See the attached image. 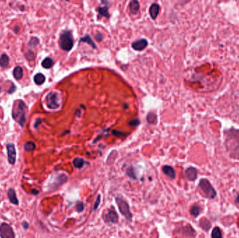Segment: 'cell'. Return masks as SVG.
Returning a JSON list of instances; mask_svg holds the SVG:
<instances>
[{"label":"cell","instance_id":"cell-19","mask_svg":"<svg viewBox=\"0 0 239 238\" xmlns=\"http://www.w3.org/2000/svg\"><path fill=\"white\" fill-rule=\"evenodd\" d=\"M129 10L131 13H136L139 10V3L137 1H131L129 3Z\"/></svg>","mask_w":239,"mask_h":238},{"label":"cell","instance_id":"cell-28","mask_svg":"<svg viewBox=\"0 0 239 238\" xmlns=\"http://www.w3.org/2000/svg\"><path fill=\"white\" fill-rule=\"evenodd\" d=\"M25 150L26 151H28V152H32V151H34L36 148V145L34 144L33 142H27L25 143Z\"/></svg>","mask_w":239,"mask_h":238},{"label":"cell","instance_id":"cell-7","mask_svg":"<svg viewBox=\"0 0 239 238\" xmlns=\"http://www.w3.org/2000/svg\"><path fill=\"white\" fill-rule=\"evenodd\" d=\"M104 219L105 222L107 223H114V224H117L118 223L119 217L117 212L115 210V209H108L107 213L104 214Z\"/></svg>","mask_w":239,"mask_h":238},{"label":"cell","instance_id":"cell-20","mask_svg":"<svg viewBox=\"0 0 239 238\" xmlns=\"http://www.w3.org/2000/svg\"><path fill=\"white\" fill-rule=\"evenodd\" d=\"M9 64V58L7 54H1L0 57V66L1 67H7Z\"/></svg>","mask_w":239,"mask_h":238},{"label":"cell","instance_id":"cell-38","mask_svg":"<svg viewBox=\"0 0 239 238\" xmlns=\"http://www.w3.org/2000/svg\"><path fill=\"white\" fill-rule=\"evenodd\" d=\"M32 193L34 195H38L39 193V191L36 190V189H33V190H32Z\"/></svg>","mask_w":239,"mask_h":238},{"label":"cell","instance_id":"cell-21","mask_svg":"<svg viewBox=\"0 0 239 238\" xmlns=\"http://www.w3.org/2000/svg\"><path fill=\"white\" fill-rule=\"evenodd\" d=\"M85 161L82 158H75L74 159V161H73V164H74V166L75 168H81L83 167L84 164H85Z\"/></svg>","mask_w":239,"mask_h":238},{"label":"cell","instance_id":"cell-29","mask_svg":"<svg viewBox=\"0 0 239 238\" xmlns=\"http://www.w3.org/2000/svg\"><path fill=\"white\" fill-rule=\"evenodd\" d=\"M80 42H86V43H88L90 44V45L91 46H92V47L94 48H96V46H95V44L94 43V42L92 41V39H90V37L88 35H87V36H85V37L82 38V39H80Z\"/></svg>","mask_w":239,"mask_h":238},{"label":"cell","instance_id":"cell-8","mask_svg":"<svg viewBox=\"0 0 239 238\" xmlns=\"http://www.w3.org/2000/svg\"><path fill=\"white\" fill-rule=\"evenodd\" d=\"M46 101L47 106L50 109H56L60 106L58 95L54 92H50V93L48 94L47 96H46Z\"/></svg>","mask_w":239,"mask_h":238},{"label":"cell","instance_id":"cell-14","mask_svg":"<svg viewBox=\"0 0 239 238\" xmlns=\"http://www.w3.org/2000/svg\"><path fill=\"white\" fill-rule=\"evenodd\" d=\"M7 194L10 202H11L12 204L15 205H19V201H18L15 191L13 189H9V190L7 191Z\"/></svg>","mask_w":239,"mask_h":238},{"label":"cell","instance_id":"cell-3","mask_svg":"<svg viewBox=\"0 0 239 238\" xmlns=\"http://www.w3.org/2000/svg\"><path fill=\"white\" fill-rule=\"evenodd\" d=\"M115 202H116L117 207H118L120 213L126 218L127 220L131 221V219H132V214H131L130 209H129L128 203L119 196L115 198Z\"/></svg>","mask_w":239,"mask_h":238},{"label":"cell","instance_id":"cell-1","mask_svg":"<svg viewBox=\"0 0 239 238\" xmlns=\"http://www.w3.org/2000/svg\"><path fill=\"white\" fill-rule=\"evenodd\" d=\"M224 137L229 155L233 159H239V129L232 127L224 130Z\"/></svg>","mask_w":239,"mask_h":238},{"label":"cell","instance_id":"cell-32","mask_svg":"<svg viewBox=\"0 0 239 238\" xmlns=\"http://www.w3.org/2000/svg\"><path fill=\"white\" fill-rule=\"evenodd\" d=\"M39 43V41L36 37H33L32 38L31 40H30L29 42V46L30 47H35V46H37V44Z\"/></svg>","mask_w":239,"mask_h":238},{"label":"cell","instance_id":"cell-5","mask_svg":"<svg viewBox=\"0 0 239 238\" xmlns=\"http://www.w3.org/2000/svg\"><path fill=\"white\" fill-rule=\"evenodd\" d=\"M60 45L62 49L65 51H69L74 46V41L72 33L69 31H65L61 34L60 38Z\"/></svg>","mask_w":239,"mask_h":238},{"label":"cell","instance_id":"cell-24","mask_svg":"<svg viewBox=\"0 0 239 238\" xmlns=\"http://www.w3.org/2000/svg\"><path fill=\"white\" fill-rule=\"evenodd\" d=\"M126 174L127 176L129 177V178L132 179H134V180H136L137 179V177H136V175L135 170L132 166L129 167V168L127 169Z\"/></svg>","mask_w":239,"mask_h":238},{"label":"cell","instance_id":"cell-12","mask_svg":"<svg viewBox=\"0 0 239 238\" xmlns=\"http://www.w3.org/2000/svg\"><path fill=\"white\" fill-rule=\"evenodd\" d=\"M162 172L164 173V174H165L166 175H167L169 178L171 179H174L176 178V171L174 170V168L173 167L170 166H164L162 168Z\"/></svg>","mask_w":239,"mask_h":238},{"label":"cell","instance_id":"cell-26","mask_svg":"<svg viewBox=\"0 0 239 238\" xmlns=\"http://www.w3.org/2000/svg\"><path fill=\"white\" fill-rule=\"evenodd\" d=\"M200 212H201V208L197 205H194L190 209V214L194 217H197Z\"/></svg>","mask_w":239,"mask_h":238},{"label":"cell","instance_id":"cell-37","mask_svg":"<svg viewBox=\"0 0 239 238\" xmlns=\"http://www.w3.org/2000/svg\"><path fill=\"white\" fill-rule=\"evenodd\" d=\"M22 225H23V226L24 228V229H27L28 228H29V224H28L27 222H26V221H23V223H22Z\"/></svg>","mask_w":239,"mask_h":238},{"label":"cell","instance_id":"cell-34","mask_svg":"<svg viewBox=\"0 0 239 238\" xmlns=\"http://www.w3.org/2000/svg\"><path fill=\"white\" fill-rule=\"evenodd\" d=\"M26 55V57H27V59H28L29 60H32L34 58V52L31 51V50H29L27 53L25 54Z\"/></svg>","mask_w":239,"mask_h":238},{"label":"cell","instance_id":"cell-22","mask_svg":"<svg viewBox=\"0 0 239 238\" xmlns=\"http://www.w3.org/2000/svg\"><path fill=\"white\" fill-rule=\"evenodd\" d=\"M53 64H54L53 60H52L51 58L46 57V59H44L43 60V62H42L41 63V65L44 68H50L52 67Z\"/></svg>","mask_w":239,"mask_h":238},{"label":"cell","instance_id":"cell-30","mask_svg":"<svg viewBox=\"0 0 239 238\" xmlns=\"http://www.w3.org/2000/svg\"><path fill=\"white\" fill-rule=\"evenodd\" d=\"M98 12L100 15H102L103 16H106V18H109L108 8L107 7H99L98 9Z\"/></svg>","mask_w":239,"mask_h":238},{"label":"cell","instance_id":"cell-33","mask_svg":"<svg viewBox=\"0 0 239 238\" xmlns=\"http://www.w3.org/2000/svg\"><path fill=\"white\" fill-rule=\"evenodd\" d=\"M100 203H101V195H98V196H97L96 201H95L94 202V206H93V210L94 211H96L97 208H98L99 205H100Z\"/></svg>","mask_w":239,"mask_h":238},{"label":"cell","instance_id":"cell-39","mask_svg":"<svg viewBox=\"0 0 239 238\" xmlns=\"http://www.w3.org/2000/svg\"><path fill=\"white\" fill-rule=\"evenodd\" d=\"M0 92H1V87H0Z\"/></svg>","mask_w":239,"mask_h":238},{"label":"cell","instance_id":"cell-23","mask_svg":"<svg viewBox=\"0 0 239 238\" xmlns=\"http://www.w3.org/2000/svg\"><path fill=\"white\" fill-rule=\"evenodd\" d=\"M34 80L36 84H39L40 85V84H42L44 82H45L46 78L43 74L40 73H37L35 76H34Z\"/></svg>","mask_w":239,"mask_h":238},{"label":"cell","instance_id":"cell-13","mask_svg":"<svg viewBox=\"0 0 239 238\" xmlns=\"http://www.w3.org/2000/svg\"><path fill=\"white\" fill-rule=\"evenodd\" d=\"M68 177L66 175L64 174H60L59 175L58 177H57L56 180L55 181V182L52 184V187H54V188H57V187L61 186L62 184H63L64 183H65L66 181H67Z\"/></svg>","mask_w":239,"mask_h":238},{"label":"cell","instance_id":"cell-2","mask_svg":"<svg viewBox=\"0 0 239 238\" xmlns=\"http://www.w3.org/2000/svg\"><path fill=\"white\" fill-rule=\"evenodd\" d=\"M26 110H27V107L23 101L18 100V101L15 102L12 115H13L14 120L18 122L20 126L22 127H23L26 122Z\"/></svg>","mask_w":239,"mask_h":238},{"label":"cell","instance_id":"cell-35","mask_svg":"<svg viewBox=\"0 0 239 238\" xmlns=\"http://www.w3.org/2000/svg\"><path fill=\"white\" fill-rule=\"evenodd\" d=\"M139 120H136V119H134V120H131L130 122H129V124L131 125V126H136L139 124Z\"/></svg>","mask_w":239,"mask_h":238},{"label":"cell","instance_id":"cell-36","mask_svg":"<svg viewBox=\"0 0 239 238\" xmlns=\"http://www.w3.org/2000/svg\"><path fill=\"white\" fill-rule=\"evenodd\" d=\"M15 89H16V87H15V86L14 85V84L11 83V87H10L9 90H8V93H9V94L13 93V92H15Z\"/></svg>","mask_w":239,"mask_h":238},{"label":"cell","instance_id":"cell-15","mask_svg":"<svg viewBox=\"0 0 239 238\" xmlns=\"http://www.w3.org/2000/svg\"><path fill=\"white\" fill-rule=\"evenodd\" d=\"M159 11V6L157 4H153L150 7L149 13L153 19H155L157 17Z\"/></svg>","mask_w":239,"mask_h":238},{"label":"cell","instance_id":"cell-31","mask_svg":"<svg viewBox=\"0 0 239 238\" xmlns=\"http://www.w3.org/2000/svg\"><path fill=\"white\" fill-rule=\"evenodd\" d=\"M76 211L78 212H82L84 211V209H85V206H84V204L83 202H80V201H78V202H77L76 205Z\"/></svg>","mask_w":239,"mask_h":238},{"label":"cell","instance_id":"cell-11","mask_svg":"<svg viewBox=\"0 0 239 238\" xmlns=\"http://www.w3.org/2000/svg\"><path fill=\"white\" fill-rule=\"evenodd\" d=\"M148 41L146 39H143L139 40V41H136L132 43V48L138 51H141V50H144L148 46Z\"/></svg>","mask_w":239,"mask_h":238},{"label":"cell","instance_id":"cell-25","mask_svg":"<svg viewBox=\"0 0 239 238\" xmlns=\"http://www.w3.org/2000/svg\"><path fill=\"white\" fill-rule=\"evenodd\" d=\"M211 238H222L221 230L219 227H215L211 233Z\"/></svg>","mask_w":239,"mask_h":238},{"label":"cell","instance_id":"cell-9","mask_svg":"<svg viewBox=\"0 0 239 238\" xmlns=\"http://www.w3.org/2000/svg\"><path fill=\"white\" fill-rule=\"evenodd\" d=\"M7 153H8V161L10 164L13 165L15 162L16 159V151L15 148V145L13 144H8L7 145Z\"/></svg>","mask_w":239,"mask_h":238},{"label":"cell","instance_id":"cell-6","mask_svg":"<svg viewBox=\"0 0 239 238\" xmlns=\"http://www.w3.org/2000/svg\"><path fill=\"white\" fill-rule=\"evenodd\" d=\"M0 237L1 238H15V233L11 226L6 223L0 225Z\"/></svg>","mask_w":239,"mask_h":238},{"label":"cell","instance_id":"cell-16","mask_svg":"<svg viewBox=\"0 0 239 238\" xmlns=\"http://www.w3.org/2000/svg\"><path fill=\"white\" fill-rule=\"evenodd\" d=\"M180 233H181L185 236H193L195 233V231L191 227V226H185L181 228Z\"/></svg>","mask_w":239,"mask_h":238},{"label":"cell","instance_id":"cell-18","mask_svg":"<svg viewBox=\"0 0 239 238\" xmlns=\"http://www.w3.org/2000/svg\"><path fill=\"white\" fill-rule=\"evenodd\" d=\"M199 225H200V227H201L202 229L204 230V231H209V229L210 228V226H211V224H210V221H208V219H204V218L201 219V221H200V223H199Z\"/></svg>","mask_w":239,"mask_h":238},{"label":"cell","instance_id":"cell-27","mask_svg":"<svg viewBox=\"0 0 239 238\" xmlns=\"http://www.w3.org/2000/svg\"><path fill=\"white\" fill-rule=\"evenodd\" d=\"M147 120L150 124H155L157 122V115L154 112H149L147 115Z\"/></svg>","mask_w":239,"mask_h":238},{"label":"cell","instance_id":"cell-10","mask_svg":"<svg viewBox=\"0 0 239 238\" xmlns=\"http://www.w3.org/2000/svg\"><path fill=\"white\" fill-rule=\"evenodd\" d=\"M185 176L188 180L194 181L197 178V170L194 167H189L185 171Z\"/></svg>","mask_w":239,"mask_h":238},{"label":"cell","instance_id":"cell-17","mask_svg":"<svg viewBox=\"0 0 239 238\" xmlns=\"http://www.w3.org/2000/svg\"><path fill=\"white\" fill-rule=\"evenodd\" d=\"M23 71L21 66H16L13 70V76L16 80H21L23 78Z\"/></svg>","mask_w":239,"mask_h":238},{"label":"cell","instance_id":"cell-4","mask_svg":"<svg viewBox=\"0 0 239 238\" xmlns=\"http://www.w3.org/2000/svg\"><path fill=\"white\" fill-rule=\"evenodd\" d=\"M198 187L201 189L206 196L209 199H213L216 197V191L207 179H200L199 183H198Z\"/></svg>","mask_w":239,"mask_h":238}]
</instances>
